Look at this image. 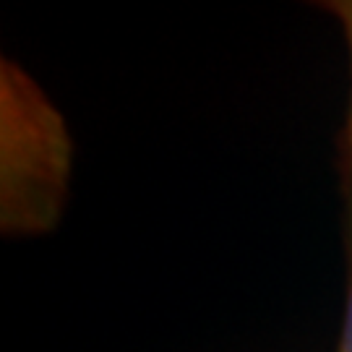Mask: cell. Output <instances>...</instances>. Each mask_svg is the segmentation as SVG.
<instances>
[{
  "label": "cell",
  "mask_w": 352,
  "mask_h": 352,
  "mask_svg": "<svg viewBox=\"0 0 352 352\" xmlns=\"http://www.w3.org/2000/svg\"><path fill=\"white\" fill-rule=\"evenodd\" d=\"M321 8L340 24L342 39L347 45V58H350V104H347V120L342 131V170L352 173V0H329Z\"/></svg>",
  "instance_id": "cell-3"
},
{
  "label": "cell",
  "mask_w": 352,
  "mask_h": 352,
  "mask_svg": "<svg viewBox=\"0 0 352 352\" xmlns=\"http://www.w3.org/2000/svg\"><path fill=\"white\" fill-rule=\"evenodd\" d=\"M342 245H344V314L337 352H352V173L342 170Z\"/></svg>",
  "instance_id": "cell-2"
},
{
  "label": "cell",
  "mask_w": 352,
  "mask_h": 352,
  "mask_svg": "<svg viewBox=\"0 0 352 352\" xmlns=\"http://www.w3.org/2000/svg\"><path fill=\"white\" fill-rule=\"evenodd\" d=\"M74 183V136L63 113L13 58L0 60V232L50 235Z\"/></svg>",
  "instance_id": "cell-1"
}]
</instances>
